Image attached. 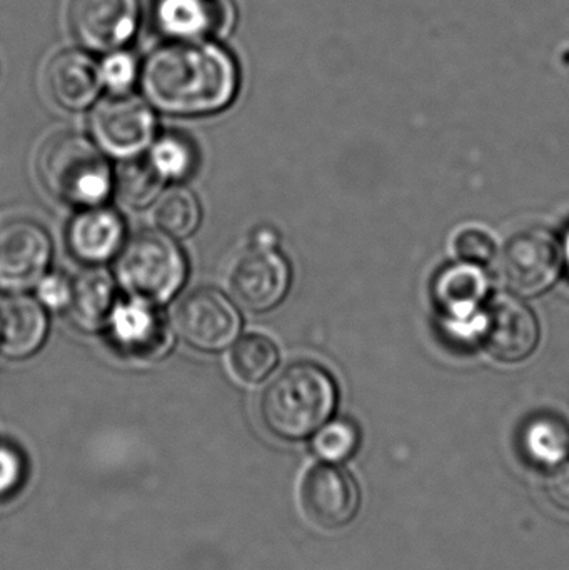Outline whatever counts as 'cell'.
Returning <instances> with one entry per match:
<instances>
[{"mask_svg":"<svg viewBox=\"0 0 569 570\" xmlns=\"http://www.w3.org/2000/svg\"><path fill=\"white\" fill-rule=\"evenodd\" d=\"M147 100L173 116H207L226 109L239 86L236 60L206 40H177L154 50L143 66Z\"/></svg>","mask_w":569,"mask_h":570,"instance_id":"cell-1","label":"cell"},{"mask_svg":"<svg viewBox=\"0 0 569 570\" xmlns=\"http://www.w3.org/2000/svg\"><path fill=\"white\" fill-rule=\"evenodd\" d=\"M336 402L333 377L320 365L301 362L271 382L261 401V414L274 435L297 441L320 431Z\"/></svg>","mask_w":569,"mask_h":570,"instance_id":"cell-2","label":"cell"},{"mask_svg":"<svg viewBox=\"0 0 569 570\" xmlns=\"http://www.w3.org/2000/svg\"><path fill=\"white\" fill-rule=\"evenodd\" d=\"M40 180L62 203L94 207L112 189L109 164L87 137L59 134L39 154Z\"/></svg>","mask_w":569,"mask_h":570,"instance_id":"cell-3","label":"cell"},{"mask_svg":"<svg viewBox=\"0 0 569 570\" xmlns=\"http://www.w3.org/2000/svg\"><path fill=\"white\" fill-rule=\"evenodd\" d=\"M117 279L139 301L163 304L183 287L187 267L183 250L164 233L137 234L117 259Z\"/></svg>","mask_w":569,"mask_h":570,"instance_id":"cell-4","label":"cell"},{"mask_svg":"<svg viewBox=\"0 0 569 570\" xmlns=\"http://www.w3.org/2000/svg\"><path fill=\"white\" fill-rule=\"evenodd\" d=\"M560 267V246L553 234L528 227L508 237L498 256L497 276L513 294L534 297L557 283Z\"/></svg>","mask_w":569,"mask_h":570,"instance_id":"cell-5","label":"cell"},{"mask_svg":"<svg viewBox=\"0 0 569 570\" xmlns=\"http://www.w3.org/2000/svg\"><path fill=\"white\" fill-rule=\"evenodd\" d=\"M363 494L356 478L337 464L311 468L301 484V505L306 518L324 531L350 528L360 515Z\"/></svg>","mask_w":569,"mask_h":570,"instance_id":"cell-6","label":"cell"},{"mask_svg":"<svg viewBox=\"0 0 569 570\" xmlns=\"http://www.w3.org/2000/svg\"><path fill=\"white\" fill-rule=\"evenodd\" d=\"M481 342L491 357L503 364L527 361L540 344L541 331L530 305L513 295H497L481 321Z\"/></svg>","mask_w":569,"mask_h":570,"instance_id":"cell-7","label":"cell"},{"mask_svg":"<svg viewBox=\"0 0 569 570\" xmlns=\"http://www.w3.org/2000/svg\"><path fill=\"white\" fill-rule=\"evenodd\" d=\"M176 324L180 337L197 351L219 352L236 341L241 317L226 295L199 288L180 301Z\"/></svg>","mask_w":569,"mask_h":570,"instance_id":"cell-8","label":"cell"},{"mask_svg":"<svg viewBox=\"0 0 569 570\" xmlns=\"http://www.w3.org/2000/svg\"><path fill=\"white\" fill-rule=\"evenodd\" d=\"M90 127L107 153L134 157L153 142L156 119L143 100L127 94H114L94 110Z\"/></svg>","mask_w":569,"mask_h":570,"instance_id":"cell-9","label":"cell"},{"mask_svg":"<svg viewBox=\"0 0 569 570\" xmlns=\"http://www.w3.org/2000/svg\"><path fill=\"white\" fill-rule=\"evenodd\" d=\"M139 0H70L69 26L87 49L110 52L129 42L139 23Z\"/></svg>","mask_w":569,"mask_h":570,"instance_id":"cell-10","label":"cell"},{"mask_svg":"<svg viewBox=\"0 0 569 570\" xmlns=\"http://www.w3.org/2000/svg\"><path fill=\"white\" fill-rule=\"evenodd\" d=\"M49 236L30 220H12L0 227V287L23 291L43 277L49 266Z\"/></svg>","mask_w":569,"mask_h":570,"instance_id":"cell-11","label":"cell"},{"mask_svg":"<svg viewBox=\"0 0 569 570\" xmlns=\"http://www.w3.org/2000/svg\"><path fill=\"white\" fill-rule=\"evenodd\" d=\"M290 283V264L274 247L256 246L247 250L230 274L234 298L254 312H266L279 304Z\"/></svg>","mask_w":569,"mask_h":570,"instance_id":"cell-12","label":"cell"},{"mask_svg":"<svg viewBox=\"0 0 569 570\" xmlns=\"http://www.w3.org/2000/svg\"><path fill=\"white\" fill-rule=\"evenodd\" d=\"M106 325L117 351L129 357L156 358L169 351V328L149 302L116 304Z\"/></svg>","mask_w":569,"mask_h":570,"instance_id":"cell-13","label":"cell"},{"mask_svg":"<svg viewBox=\"0 0 569 570\" xmlns=\"http://www.w3.org/2000/svg\"><path fill=\"white\" fill-rule=\"evenodd\" d=\"M517 451L524 468L547 478L569 459V422L553 412L531 415L518 432Z\"/></svg>","mask_w":569,"mask_h":570,"instance_id":"cell-14","label":"cell"},{"mask_svg":"<svg viewBox=\"0 0 569 570\" xmlns=\"http://www.w3.org/2000/svg\"><path fill=\"white\" fill-rule=\"evenodd\" d=\"M124 237L122 219L114 210L87 207L73 217L67 229V244L76 259L86 264L109 261Z\"/></svg>","mask_w":569,"mask_h":570,"instance_id":"cell-15","label":"cell"},{"mask_svg":"<svg viewBox=\"0 0 569 570\" xmlns=\"http://www.w3.org/2000/svg\"><path fill=\"white\" fill-rule=\"evenodd\" d=\"M47 315L39 302L26 295L0 301V352L7 357L32 355L46 341Z\"/></svg>","mask_w":569,"mask_h":570,"instance_id":"cell-16","label":"cell"},{"mask_svg":"<svg viewBox=\"0 0 569 570\" xmlns=\"http://www.w3.org/2000/svg\"><path fill=\"white\" fill-rule=\"evenodd\" d=\"M47 86L50 96L63 109L82 110L94 102L102 82L99 67L89 56L69 50L50 60Z\"/></svg>","mask_w":569,"mask_h":570,"instance_id":"cell-17","label":"cell"},{"mask_svg":"<svg viewBox=\"0 0 569 570\" xmlns=\"http://www.w3.org/2000/svg\"><path fill=\"white\" fill-rule=\"evenodd\" d=\"M157 27L174 40H206L226 20L220 0H157Z\"/></svg>","mask_w":569,"mask_h":570,"instance_id":"cell-18","label":"cell"},{"mask_svg":"<svg viewBox=\"0 0 569 570\" xmlns=\"http://www.w3.org/2000/svg\"><path fill=\"white\" fill-rule=\"evenodd\" d=\"M488 283L477 264L447 267L434 283V301L441 311L458 321H468L481 304Z\"/></svg>","mask_w":569,"mask_h":570,"instance_id":"cell-19","label":"cell"},{"mask_svg":"<svg viewBox=\"0 0 569 570\" xmlns=\"http://www.w3.org/2000/svg\"><path fill=\"white\" fill-rule=\"evenodd\" d=\"M116 307V287L109 274L102 271H87L72 283L70 314L80 327H102Z\"/></svg>","mask_w":569,"mask_h":570,"instance_id":"cell-20","label":"cell"},{"mask_svg":"<svg viewBox=\"0 0 569 570\" xmlns=\"http://www.w3.org/2000/svg\"><path fill=\"white\" fill-rule=\"evenodd\" d=\"M154 220L167 236H190L200 223L199 203L187 189L167 190L154 209Z\"/></svg>","mask_w":569,"mask_h":570,"instance_id":"cell-21","label":"cell"},{"mask_svg":"<svg viewBox=\"0 0 569 570\" xmlns=\"http://www.w3.org/2000/svg\"><path fill=\"white\" fill-rule=\"evenodd\" d=\"M277 364L276 345L264 335L241 338L230 352V367L247 384L264 381Z\"/></svg>","mask_w":569,"mask_h":570,"instance_id":"cell-22","label":"cell"},{"mask_svg":"<svg viewBox=\"0 0 569 570\" xmlns=\"http://www.w3.org/2000/svg\"><path fill=\"white\" fill-rule=\"evenodd\" d=\"M163 177L150 163H127L120 166L116 177V189L124 204L146 207L159 196Z\"/></svg>","mask_w":569,"mask_h":570,"instance_id":"cell-23","label":"cell"},{"mask_svg":"<svg viewBox=\"0 0 569 570\" xmlns=\"http://www.w3.org/2000/svg\"><path fill=\"white\" fill-rule=\"evenodd\" d=\"M361 432L354 422L347 419L324 424L314 438L313 449L317 458L331 464L350 461L360 451Z\"/></svg>","mask_w":569,"mask_h":570,"instance_id":"cell-24","label":"cell"},{"mask_svg":"<svg viewBox=\"0 0 569 570\" xmlns=\"http://www.w3.org/2000/svg\"><path fill=\"white\" fill-rule=\"evenodd\" d=\"M150 164L164 180H179L193 173L196 156L189 140L179 136H166L154 146Z\"/></svg>","mask_w":569,"mask_h":570,"instance_id":"cell-25","label":"cell"},{"mask_svg":"<svg viewBox=\"0 0 569 570\" xmlns=\"http://www.w3.org/2000/svg\"><path fill=\"white\" fill-rule=\"evenodd\" d=\"M137 72L136 59L126 52L109 53L99 67L100 82L114 94H126L133 87Z\"/></svg>","mask_w":569,"mask_h":570,"instance_id":"cell-26","label":"cell"},{"mask_svg":"<svg viewBox=\"0 0 569 570\" xmlns=\"http://www.w3.org/2000/svg\"><path fill=\"white\" fill-rule=\"evenodd\" d=\"M454 250L463 263L483 266L493 259L497 247H494L490 234L471 227V229H464L458 234L454 239Z\"/></svg>","mask_w":569,"mask_h":570,"instance_id":"cell-27","label":"cell"},{"mask_svg":"<svg viewBox=\"0 0 569 570\" xmlns=\"http://www.w3.org/2000/svg\"><path fill=\"white\" fill-rule=\"evenodd\" d=\"M545 481V498L551 508L561 514L569 515V459L563 465L547 475Z\"/></svg>","mask_w":569,"mask_h":570,"instance_id":"cell-28","label":"cell"},{"mask_svg":"<svg viewBox=\"0 0 569 570\" xmlns=\"http://www.w3.org/2000/svg\"><path fill=\"white\" fill-rule=\"evenodd\" d=\"M40 301L50 308L69 307L70 297H72V284L59 274L42 277L37 287Z\"/></svg>","mask_w":569,"mask_h":570,"instance_id":"cell-29","label":"cell"},{"mask_svg":"<svg viewBox=\"0 0 569 570\" xmlns=\"http://www.w3.org/2000/svg\"><path fill=\"white\" fill-rule=\"evenodd\" d=\"M22 458L12 448L0 445V495L16 491L22 482Z\"/></svg>","mask_w":569,"mask_h":570,"instance_id":"cell-30","label":"cell"},{"mask_svg":"<svg viewBox=\"0 0 569 570\" xmlns=\"http://www.w3.org/2000/svg\"><path fill=\"white\" fill-rule=\"evenodd\" d=\"M565 250H567V261H568V266H569V233L567 236V244H565Z\"/></svg>","mask_w":569,"mask_h":570,"instance_id":"cell-31","label":"cell"}]
</instances>
